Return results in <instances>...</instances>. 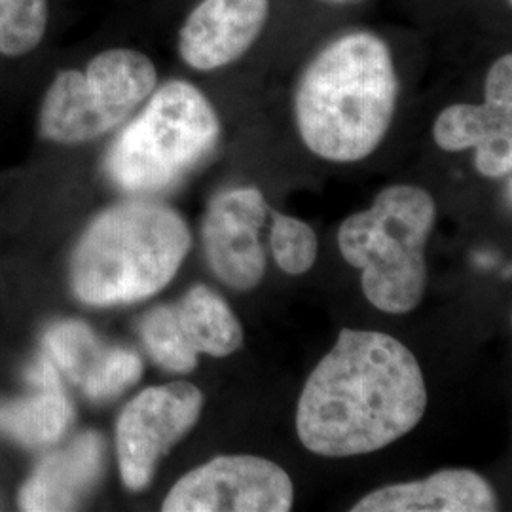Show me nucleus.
Instances as JSON below:
<instances>
[{
    "label": "nucleus",
    "instance_id": "1",
    "mask_svg": "<svg viewBox=\"0 0 512 512\" xmlns=\"http://www.w3.org/2000/svg\"><path fill=\"white\" fill-rule=\"evenodd\" d=\"M425 408V378L403 342L344 329L302 389L296 433L317 456H365L403 439Z\"/></svg>",
    "mask_w": 512,
    "mask_h": 512
},
{
    "label": "nucleus",
    "instance_id": "2",
    "mask_svg": "<svg viewBox=\"0 0 512 512\" xmlns=\"http://www.w3.org/2000/svg\"><path fill=\"white\" fill-rule=\"evenodd\" d=\"M397 99L389 46L374 33L355 31L311 59L296 86L294 118L313 154L329 162H359L384 141Z\"/></svg>",
    "mask_w": 512,
    "mask_h": 512
},
{
    "label": "nucleus",
    "instance_id": "3",
    "mask_svg": "<svg viewBox=\"0 0 512 512\" xmlns=\"http://www.w3.org/2000/svg\"><path fill=\"white\" fill-rule=\"evenodd\" d=\"M190 247V230L171 207L152 202L110 207L93 220L74 251V294L97 308L141 302L167 287Z\"/></svg>",
    "mask_w": 512,
    "mask_h": 512
},
{
    "label": "nucleus",
    "instance_id": "4",
    "mask_svg": "<svg viewBox=\"0 0 512 512\" xmlns=\"http://www.w3.org/2000/svg\"><path fill=\"white\" fill-rule=\"evenodd\" d=\"M435 219L429 192L395 184L380 192L370 209L342 222L340 253L363 272V293L374 308L408 313L420 306L427 287L425 245Z\"/></svg>",
    "mask_w": 512,
    "mask_h": 512
},
{
    "label": "nucleus",
    "instance_id": "5",
    "mask_svg": "<svg viewBox=\"0 0 512 512\" xmlns=\"http://www.w3.org/2000/svg\"><path fill=\"white\" fill-rule=\"evenodd\" d=\"M219 139V114L209 99L194 84L171 80L116 137L105 171L129 194L164 192L202 165Z\"/></svg>",
    "mask_w": 512,
    "mask_h": 512
},
{
    "label": "nucleus",
    "instance_id": "6",
    "mask_svg": "<svg viewBox=\"0 0 512 512\" xmlns=\"http://www.w3.org/2000/svg\"><path fill=\"white\" fill-rule=\"evenodd\" d=\"M158 74L147 55L112 48L84 73L57 74L40 112V133L61 145L88 143L120 126L154 92Z\"/></svg>",
    "mask_w": 512,
    "mask_h": 512
},
{
    "label": "nucleus",
    "instance_id": "7",
    "mask_svg": "<svg viewBox=\"0 0 512 512\" xmlns=\"http://www.w3.org/2000/svg\"><path fill=\"white\" fill-rule=\"evenodd\" d=\"M205 397L188 382L156 385L139 393L116 423V454L128 490H145L160 461L198 423Z\"/></svg>",
    "mask_w": 512,
    "mask_h": 512
},
{
    "label": "nucleus",
    "instance_id": "8",
    "mask_svg": "<svg viewBox=\"0 0 512 512\" xmlns=\"http://www.w3.org/2000/svg\"><path fill=\"white\" fill-rule=\"evenodd\" d=\"M141 336L150 357L169 372L186 374L198 357H228L243 344V329L226 300L196 285L177 304L158 306L141 321Z\"/></svg>",
    "mask_w": 512,
    "mask_h": 512
},
{
    "label": "nucleus",
    "instance_id": "9",
    "mask_svg": "<svg viewBox=\"0 0 512 512\" xmlns=\"http://www.w3.org/2000/svg\"><path fill=\"white\" fill-rule=\"evenodd\" d=\"M291 476L256 456H219L186 473L171 488L165 512H289Z\"/></svg>",
    "mask_w": 512,
    "mask_h": 512
},
{
    "label": "nucleus",
    "instance_id": "10",
    "mask_svg": "<svg viewBox=\"0 0 512 512\" xmlns=\"http://www.w3.org/2000/svg\"><path fill=\"white\" fill-rule=\"evenodd\" d=\"M270 205L258 188L220 192L203 220V251L211 272L234 291H251L266 274L260 230Z\"/></svg>",
    "mask_w": 512,
    "mask_h": 512
},
{
    "label": "nucleus",
    "instance_id": "11",
    "mask_svg": "<svg viewBox=\"0 0 512 512\" xmlns=\"http://www.w3.org/2000/svg\"><path fill=\"white\" fill-rule=\"evenodd\" d=\"M270 0H202L184 21L179 54L196 71H217L247 54L262 35Z\"/></svg>",
    "mask_w": 512,
    "mask_h": 512
},
{
    "label": "nucleus",
    "instance_id": "12",
    "mask_svg": "<svg viewBox=\"0 0 512 512\" xmlns=\"http://www.w3.org/2000/svg\"><path fill=\"white\" fill-rule=\"evenodd\" d=\"M44 344L55 368L93 401L114 399L143 376V361L135 351L101 342L82 321L55 325Z\"/></svg>",
    "mask_w": 512,
    "mask_h": 512
},
{
    "label": "nucleus",
    "instance_id": "13",
    "mask_svg": "<svg viewBox=\"0 0 512 512\" xmlns=\"http://www.w3.org/2000/svg\"><path fill=\"white\" fill-rule=\"evenodd\" d=\"M433 139L446 152L475 148L476 171L484 177H509L512 169V99L484 95L482 105H452L433 126Z\"/></svg>",
    "mask_w": 512,
    "mask_h": 512
},
{
    "label": "nucleus",
    "instance_id": "14",
    "mask_svg": "<svg viewBox=\"0 0 512 512\" xmlns=\"http://www.w3.org/2000/svg\"><path fill=\"white\" fill-rule=\"evenodd\" d=\"M353 512H492L497 495L492 484L469 469H446L435 475L385 486L365 495Z\"/></svg>",
    "mask_w": 512,
    "mask_h": 512
},
{
    "label": "nucleus",
    "instance_id": "15",
    "mask_svg": "<svg viewBox=\"0 0 512 512\" xmlns=\"http://www.w3.org/2000/svg\"><path fill=\"white\" fill-rule=\"evenodd\" d=\"M105 442L84 433L67 448L44 459L19 494L23 511H71L101 476Z\"/></svg>",
    "mask_w": 512,
    "mask_h": 512
},
{
    "label": "nucleus",
    "instance_id": "16",
    "mask_svg": "<svg viewBox=\"0 0 512 512\" xmlns=\"http://www.w3.org/2000/svg\"><path fill=\"white\" fill-rule=\"evenodd\" d=\"M29 380L33 382L31 395L0 404V431L25 446L54 444L73 420V404L50 357L38 359Z\"/></svg>",
    "mask_w": 512,
    "mask_h": 512
},
{
    "label": "nucleus",
    "instance_id": "17",
    "mask_svg": "<svg viewBox=\"0 0 512 512\" xmlns=\"http://www.w3.org/2000/svg\"><path fill=\"white\" fill-rule=\"evenodd\" d=\"M46 23V0H0V52L23 55L35 50Z\"/></svg>",
    "mask_w": 512,
    "mask_h": 512
},
{
    "label": "nucleus",
    "instance_id": "18",
    "mask_svg": "<svg viewBox=\"0 0 512 512\" xmlns=\"http://www.w3.org/2000/svg\"><path fill=\"white\" fill-rule=\"evenodd\" d=\"M270 245L277 266L289 275L310 272L317 260L319 243L313 228L302 220L272 211Z\"/></svg>",
    "mask_w": 512,
    "mask_h": 512
},
{
    "label": "nucleus",
    "instance_id": "19",
    "mask_svg": "<svg viewBox=\"0 0 512 512\" xmlns=\"http://www.w3.org/2000/svg\"><path fill=\"white\" fill-rule=\"evenodd\" d=\"M329 2H353V0H329Z\"/></svg>",
    "mask_w": 512,
    "mask_h": 512
},
{
    "label": "nucleus",
    "instance_id": "20",
    "mask_svg": "<svg viewBox=\"0 0 512 512\" xmlns=\"http://www.w3.org/2000/svg\"><path fill=\"white\" fill-rule=\"evenodd\" d=\"M507 2H509V4H511L512 0H507Z\"/></svg>",
    "mask_w": 512,
    "mask_h": 512
}]
</instances>
